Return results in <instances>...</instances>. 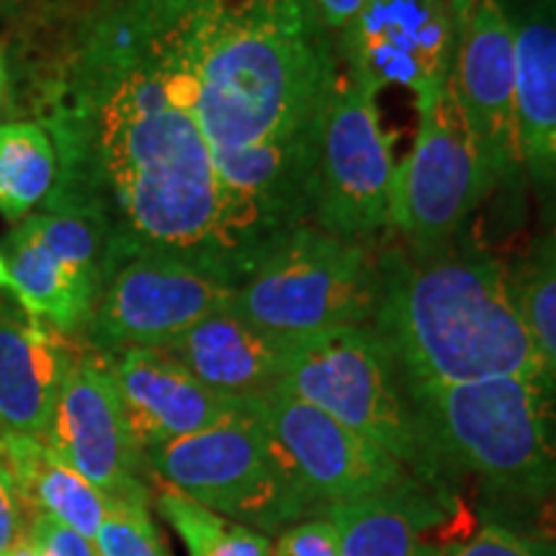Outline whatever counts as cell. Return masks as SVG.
<instances>
[{
	"label": "cell",
	"instance_id": "20",
	"mask_svg": "<svg viewBox=\"0 0 556 556\" xmlns=\"http://www.w3.org/2000/svg\"><path fill=\"white\" fill-rule=\"evenodd\" d=\"M0 464L16 482L26 518H52L93 541L111 497L54 456L41 438L0 433Z\"/></svg>",
	"mask_w": 556,
	"mask_h": 556
},
{
	"label": "cell",
	"instance_id": "4",
	"mask_svg": "<svg viewBox=\"0 0 556 556\" xmlns=\"http://www.w3.org/2000/svg\"><path fill=\"white\" fill-rule=\"evenodd\" d=\"M405 389L435 475L469 471L518 500L556 495V379Z\"/></svg>",
	"mask_w": 556,
	"mask_h": 556
},
{
	"label": "cell",
	"instance_id": "2",
	"mask_svg": "<svg viewBox=\"0 0 556 556\" xmlns=\"http://www.w3.org/2000/svg\"><path fill=\"white\" fill-rule=\"evenodd\" d=\"M227 197L270 248L312 219L319 135L340 70L307 0H168Z\"/></svg>",
	"mask_w": 556,
	"mask_h": 556
},
{
	"label": "cell",
	"instance_id": "7",
	"mask_svg": "<svg viewBox=\"0 0 556 556\" xmlns=\"http://www.w3.org/2000/svg\"><path fill=\"white\" fill-rule=\"evenodd\" d=\"M148 467L165 486L261 533H281L319 507L253 407L235 420L150 448Z\"/></svg>",
	"mask_w": 556,
	"mask_h": 556
},
{
	"label": "cell",
	"instance_id": "16",
	"mask_svg": "<svg viewBox=\"0 0 556 556\" xmlns=\"http://www.w3.org/2000/svg\"><path fill=\"white\" fill-rule=\"evenodd\" d=\"M70 358L58 330L0 299V433H47Z\"/></svg>",
	"mask_w": 556,
	"mask_h": 556
},
{
	"label": "cell",
	"instance_id": "24",
	"mask_svg": "<svg viewBox=\"0 0 556 556\" xmlns=\"http://www.w3.org/2000/svg\"><path fill=\"white\" fill-rule=\"evenodd\" d=\"M510 289L539 356L556 379V227L531 248L510 276Z\"/></svg>",
	"mask_w": 556,
	"mask_h": 556
},
{
	"label": "cell",
	"instance_id": "12",
	"mask_svg": "<svg viewBox=\"0 0 556 556\" xmlns=\"http://www.w3.org/2000/svg\"><path fill=\"white\" fill-rule=\"evenodd\" d=\"M336 47L345 73L374 93L400 86L422 106L451 78L456 21L448 0H368Z\"/></svg>",
	"mask_w": 556,
	"mask_h": 556
},
{
	"label": "cell",
	"instance_id": "30",
	"mask_svg": "<svg viewBox=\"0 0 556 556\" xmlns=\"http://www.w3.org/2000/svg\"><path fill=\"white\" fill-rule=\"evenodd\" d=\"M309 9L315 11L319 24L325 26L330 34L343 31L353 18L364 11L368 0H307Z\"/></svg>",
	"mask_w": 556,
	"mask_h": 556
},
{
	"label": "cell",
	"instance_id": "19",
	"mask_svg": "<svg viewBox=\"0 0 556 556\" xmlns=\"http://www.w3.org/2000/svg\"><path fill=\"white\" fill-rule=\"evenodd\" d=\"M448 516L438 497L409 477L377 495L328 507L340 556H443Z\"/></svg>",
	"mask_w": 556,
	"mask_h": 556
},
{
	"label": "cell",
	"instance_id": "17",
	"mask_svg": "<svg viewBox=\"0 0 556 556\" xmlns=\"http://www.w3.org/2000/svg\"><path fill=\"white\" fill-rule=\"evenodd\" d=\"M516 26V116L523 176L556 199V0H528Z\"/></svg>",
	"mask_w": 556,
	"mask_h": 556
},
{
	"label": "cell",
	"instance_id": "15",
	"mask_svg": "<svg viewBox=\"0 0 556 556\" xmlns=\"http://www.w3.org/2000/svg\"><path fill=\"white\" fill-rule=\"evenodd\" d=\"M119 387L129 428L144 454L248 415L250 397H229L199 381L160 348H129L103 356Z\"/></svg>",
	"mask_w": 556,
	"mask_h": 556
},
{
	"label": "cell",
	"instance_id": "11",
	"mask_svg": "<svg viewBox=\"0 0 556 556\" xmlns=\"http://www.w3.org/2000/svg\"><path fill=\"white\" fill-rule=\"evenodd\" d=\"M41 441L106 497L150 503L148 454L131 433L119 387L101 353H73Z\"/></svg>",
	"mask_w": 556,
	"mask_h": 556
},
{
	"label": "cell",
	"instance_id": "25",
	"mask_svg": "<svg viewBox=\"0 0 556 556\" xmlns=\"http://www.w3.org/2000/svg\"><path fill=\"white\" fill-rule=\"evenodd\" d=\"M93 546L99 556H170L148 503L129 500H111Z\"/></svg>",
	"mask_w": 556,
	"mask_h": 556
},
{
	"label": "cell",
	"instance_id": "21",
	"mask_svg": "<svg viewBox=\"0 0 556 556\" xmlns=\"http://www.w3.org/2000/svg\"><path fill=\"white\" fill-rule=\"evenodd\" d=\"M3 261L13 283V302L60 336L86 330L99 294L86 287L47 250L29 222L21 219L3 240Z\"/></svg>",
	"mask_w": 556,
	"mask_h": 556
},
{
	"label": "cell",
	"instance_id": "6",
	"mask_svg": "<svg viewBox=\"0 0 556 556\" xmlns=\"http://www.w3.org/2000/svg\"><path fill=\"white\" fill-rule=\"evenodd\" d=\"M278 389L336 417L402 467L435 477L405 381L374 328L353 325L291 340Z\"/></svg>",
	"mask_w": 556,
	"mask_h": 556
},
{
	"label": "cell",
	"instance_id": "5",
	"mask_svg": "<svg viewBox=\"0 0 556 556\" xmlns=\"http://www.w3.org/2000/svg\"><path fill=\"white\" fill-rule=\"evenodd\" d=\"M377 253L309 222L289 229L235 287L232 309L283 340L374 323Z\"/></svg>",
	"mask_w": 556,
	"mask_h": 556
},
{
	"label": "cell",
	"instance_id": "34",
	"mask_svg": "<svg viewBox=\"0 0 556 556\" xmlns=\"http://www.w3.org/2000/svg\"><path fill=\"white\" fill-rule=\"evenodd\" d=\"M0 291H9V294L13 296L11 274H9V266H5V261H3V253H0Z\"/></svg>",
	"mask_w": 556,
	"mask_h": 556
},
{
	"label": "cell",
	"instance_id": "23",
	"mask_svg": "<svg viewBox=\"0 0 556 556\" xmlns=\"http://www.w3.org/2000/svg\"><path fill=\"white\" fill-rule=\"evenodd\" d=\"M157 510L189 556H270L266 533L212 513L173 486L163 484L157 490Z\"/></svg>",
	"mask_w": 556,
	"mask_h": 556
},
{
	"label": "cell",
	"instance_id": "32",
	"mask_svg": "<svg viewBox=\"0 0 556 556\" xmlns=\"http://www.w3.org/2000/svg\"><path fill=\"white\" fill-rule=\"evenodd\" d=\"M24 13V0H0V21Z\"/></svg>",
	"mask_w": 556,
	"mask_h": 556
},
{
	"label": "cell",
	"instance_id": "18",
	"mask_svg": "<svg viewBox=\"0 0 556 556\" xmlns=\"http://www.w3.org/2000/svg\"><path fill=\"white\" fill-rule=\"evenodd\" d=\"M291 340L276 338L242 319L232 307L201 319L160 351L199 381L229 397H255L283 377Z\"/></svg>",
	"mask_w": 556,
	"mask_h": 556
},
{
	"label": "cell",
	"instance_id": "13",
	"mask_svg": "<svg viewBox=\"0 0 556 556\" xmlns=\"http://www.w3.org/2000/svg\"><path fill=\"white\" fill-rule=\"evenodd\" d=\"M250 407L281 448L299 484L325 510L407 479L405 467L384 448L283 389L255 394Z\"/></svg>",
	"mask_w": 556,
	"mask_h": 556
},
{
	"label": "cell",
	"instance_id": "26",
	"mask_svg": "<svg viewBox=\"0 0 556 556\" xmlns=\"http://www.w3.org/2000/svg\"><path fill=\"white\" fill-rule=\"evenodd\" d=\"M451 556H556V544L505 526H484L475 539L456 546Z\"/></svg>",
	"mask_w": 556,
	"mask_h": 556
},
{
	"label": "cell",
	"instance_id": "29",
	"mask_svg": "<svg viewBox=\"0 0 556 556\" xmlns=\"http://www.w3.org/2000/svg\"><path fill=\"white\" fill-rule=\"evenodd\" d=\"M26 539V513L21 505L16 482L0 464V556Z\"/></svg>",
	"mask_w": 556,
	"mask_h": 556
},
{
	"label": "cell",
	"instance_id": "8",
	"mask_svg": "<svg viewBox=\"0 0 556 556\" xmlns=\"http://www.w3.org/2000/svg\"><path fill=\"white\" fill-rule=\"evenodd\" d=\"M420 111V129L405 163L394 170L389 227L413 250H433L497 189L492 170L458 106L451 78Z\"/></svg>",
	"mask_w": 556,
	"mask_h": 556
},
{
	"label": "cell",
	"instance_id": "27",
	"mask_svg": "<svg viewBox=\"0 0 556 556\" xmlns=\"http://www.w3.org/2000/svg\"><path fill=\"white\" fill-rule=\"evenodd\" d=\"M270 556H340L338 528L330 518L299 520L278 533Z\"/></svg>",
	"mask_w": 556,
	"mask_h": 556
},
{
	"label": "cell",
	"instance_id": "14",
	"mask_svg": "<svg viewBox=\"0 0 556 556\" xmlns=\"http://www.w3.org/2000/svg\"><path fill=\"white\" fill-rule=\"evenodd\" d=\"M451 88L495 184H518L516 26L505 0H477L458 24Z\"/></svg>",
	"mask_w": 556,
	"mask_h": 556
},
{
	"label": "cell",
	"instance_id": "22",
	"mask_svg": "<svg viewBox=\"0 0 556 556\" xmlns=\"http://www.w3.org/2000/svg\"><path fill=\"white\" fill-rule=\"evenodd\" d=\"M60 178V157L39 122L0 124V214L26 219L50 199Z\"/></svg>",
	"mask_w": 556,
	"mask_h": 556
},
{
	"label": "cell",
	"instance_id": "31",
	"mask_svg": "<svg viewBox=\"0 0 556 556\" xmlns=\"http://www.w3.org/2000/svg\"><path fill=\"white\" fill-rule=\"evenodd\" d=\"M16 116V90H13V73L9 54L0 45V124Z\"/></svg>",
	"mask_w": 556,
	"mask_h": 556
},
{
	"label": "cell",
	"instance_id": "9",
	"mask_svg": "<svg viewBox=\"0 0 556 556\" xmlns=\"http://www.w3.org/2000/svg\"><path fill=\"white\" fill-rule=\"evenodd\" d=\"M394 170L377 93L351 73H340L319 135L315 227L345 240H368L387 229Z\"/></svg>",
	"mask_w": 556,
	"mask_h": 556
},
{
	"label": "cell",
	"instance_id": "1",
	"mask_svg": "<svg viewBox=\"0 0 556 556\" xmlns=\"http://www.w3.org/2000/svg\"><path fill=\"white\" fill-rule=\"evenodd\" d=\"M50 18L31 101L60 178L41 208L106 225V276L160 255L238 287L268 248L222 186L168 0H70Z\"/></svg>",
	"mask_w": 556,
	"mask_h": 556
},
{
	"label": "cell",
	"instance_id": "33",
	"mask_svg": "<svg viewBox=\"0 0 556 556\" xmlns=\"http://www.w3.org/2000/svg\"><path fill=\"white\" fill-rule=\"evenodd\" d=\"M3 556H41L39 552H37V548H34L31 544H29V541H21V544H16V546H13L11 548V552L9 554H3Z\"/></svg>",
	"mask_w": 556,
	"mask_h": 556
},
{
	"label": "cell",
	"instance_id": "3",
	"mask_svg": "<svg viewBox=\"0 0 556 556\" xmlns=\"http://www.w3.org/2000/svg\"><path fill=\"white\" fill-rule=\"evenodd\" d=\"M374 332L392 353L405 387L484 379H554L520 317L510 276L482 248L446 242L377 253Z\"/></svg>",
	"mask_w": 556,
	"mask_h": 556
},
{
	"label": "cell",
	"instance_id": "28",
	"mask_svg": "<svg viewBox=\"0 0 556 556\" xmlns=\"http://www.w3.org/2000/svg\"><path fill=\"white\" fill-rule=\"evenodd\" d=\"M26 541L41 556H99L93 541L45 516L26 518Z\"/></svg>",
	"mask_w": 556,
	"mask_h": 556
},
{
	"label": "cell",
	"instance_id": "10",
	"mask_svg": "<svg viewBox=\"0 0 556 556\" xmlns=\"http://www.w3.org/2000/svg\"><path fill=\"white\" fill-rule=\"evenodd\" d=\"M235 287L204 270L160 255L116 263L86 325L101 356L129 348H163L201 319L232 307Z\"/></svg>",
	"mask_w": 556,
	"mask_h": 556
}]
</instances>
